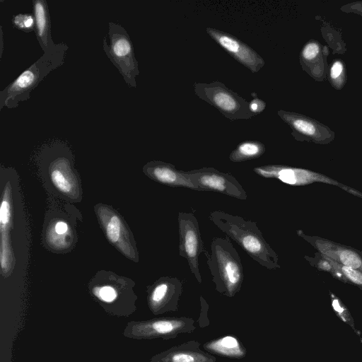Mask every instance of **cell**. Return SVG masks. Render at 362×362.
Instances as JSON below:
<instances>
[{"mask_svg":"<svg viewBox=\"0 0 362 362\" xmlns=\"http://www.w3.org/2000/svg\"><path fill=\"white\" fill-rule=\"evenodd\" d=\"M13 24L18 30L30 32L35 30V18L33 13H19L13 16Z\"/></svg>","mask_w":362,"mask_h":362,"instance_id":"484cf974","label":"cell"},{"mask_svg":"<svg viewBox=\"0 0 362 362\" xmlns=\"http://www.w3.org/2000/svg\"><path fill=\"white\" fill-rule=\"evenodd\" d=\"M187 172L199 191L216 192L241 200L247 198L242 185L228 173L218 171L213 167H204Z\"/></svg>","mask_w":362,"mask_h":362,"instance_id":"ba28073f","label":"cell"},{"mask_svg":"<svg viewBox=\"0 0 362 362\" xmlns=\"http://www.w3.org/2000/svg\"><path fill=\"white\" fill-rule=\"evenodd\" d=\"M265 146L258 141H245L239 144L229 155V160L240 163L259 158L265 152Z\"/></svg>","mask_w":362,"mask_h":362,"instance_id":"44dd1931","label":"cell"},{"mask_svg":"<svg viewBox=\"0 0 362 362\" xmlns=\"http://www.w3.org/2000/svg\"><path fill=\"white\" fill-rule=\"evenodd\" d=\"M258 175L265 178H275L284 183L293 186L311 184L314 182H323L336 185L350 193L362 197V194L354 189L344 186L338 182L313 171L283 165H266L253 168Z\"/></svg>","mask_w":362,"mask_h":362,"instance_id":"9c48e42d","label":"cell"},{"mask_svg":"<svg viewBox=\"0 0 362 362\" xmlns=\"http://www.w3.org/2000/svg\"><path fill=\"white\" fill-rule=\"evenodd\" d=\"M54 229L58 235H64L68 231L69 226L66 222L59 221L54 224Z\"/></svg>","mask_w":362,"mask_h":362,"instance_id":"f546056e","label":"cell"},{"mask_svg":"<svg viewBox=\"0 0 362 362\" xmlns=\"http://www.w3.org/2000/svg\"><path fill=\"white\" fill-rule=\"evenodd\" d=\"M182 293V283L175 277H162L151 287L148 302L156 314L176 312Z\"/></svg>","mask_w":362,"mask_h":362,"instance_id":"7c38bea8","label":"cell"},{"mask_svg":"<svg viewBox=\"0 0 362 362\" xmlns=\"http://www.w3.org/2000/svg\"><path fill=\"white\" fill-rule=\"evenodd\" d=\"M266 107V103L264 101L258 98L255 95L253 96V99L249 103L250 111L254 115L261 113Z\"/></svg>","mask_w":362,"mask_h":362,"instance_id":"f1b7e54d","label":"cell"},{"mask_svg":"<svg viewBox=\"0 0 362 362\" xmlns=\"http://www.w3.org/2000/svg\"><path fill=\"white\" fill-rule=\"evenodd\" d=\"M277 114L291 128V135L298 141L328 144L335 138L333 130L315 119L283 110H278Z\"/></svg>","mask_w":362,"mask_h":362,"instance_id":"52a82bcc","label":"cell"},{"mask_svg":"<svg viewBox=\"0 0 362 362\" xmlns=\"http://www.w3.org/2000/svg\"><path fill=\"white\" fill-rule=\"evenodd\" d=\"M299 236L316 248L320 254L346 267L362 272V254L350 247L320 237L309 236L298 230Z\"/></svg>","mask_w":362,"mask_h":362,"instance_id":"4fadbf2b","label":"cell"},{"mask_svg":"<svg viewBox=\"0 0 362 362\" xmlns=\"http://www.w3.org/2000/svg\"><path fill=\"white\" fill-rule=\"evenodd\" d=\"M68 49V45L64 43L57 44L1 90L0 110L4 107L16 108L20 103L28 100L32 90L51 71L64 63Z\"/></svg>","mask_w":362,"mask_h":362,"instance_id":"7a4b0ae2","label":"cell"},{"mask_svg":"<svg viewBox=\"0 0 362 362\" xmlns=\"http://www.w3.org/2000/svg\"><path fill=\"white\" fill-rule=\"evenodd\" d=\"M329 48L319 41L310 39L303 46L299 62L302 69L317 82L327 79Z\"/></svg>","mask_w":362,"mask_h":362,"instance_id":"5bb4252c","label":"cell"},{"mask_svg":"<svg viewBox=\"0 0 362 362\" xmlns=\"http://www.w3.org/2000/svg\"><path fill=\"white\" fill-rule=\"evenodd\" d=\"M340 11L346 13H355L362 16V1L346 4L340 7Z\"/></svg>","mask_w":362,"mask_h":362,"instance_id":"83f0119b","label":"cell"},{"mask_svg":"<svg viewBox=\"0 0 362 362\" xmlns=\"http://www.w3.org/2000/svg\"><path fill=\"white\" fill-rule=\"evenodd\" d=\"M208 353L222 357L240 359L246 356V349L240 340L233 336L226 335L210 340L203 345Z\"/></svg>","mask_w":362,"mask_h":362,"instance_id":"d6986e66","label":"cell"},{"mask_svg":"<svg viewBox=\"0 0 362 362\" xmlns=\"http://www.w3.org/2000/svg\"><path fill=\"white\" fill-rule=\"evenodd\" d=\"M199 346L198 341L192 340L155 356L152 362H216L212 354L202 351Z\"/></svg>","mask_w":362,"mask_h":362,"instance_id":"2e32d148","label":"cell"},{"mask_svg":"<svg viewBox=\"0 0 362 362\" xmlns=\"http://www.w3.org/2000/svg\"><path fill=\"white\" fill-rule=\"evenodd\" d=\"M95 294L105 302H112L117 297V292L114 288L104 286L94 289Z\"/></svg>","mask_w":362,"mask_h":362,"instance_id":"4316f807","label":"cell"},{"mask_svg":"<svg viewBox=\"0 0 362 362\" xmlns=\"http://www.w3.org/2000/svg\"><path fill=\"white\" fill-rule=\"evenodd\" d=\"M207 264L216 290L227 297H233L242 287L244 274L240 257L227 238H214Z\"/></svg>","mask_w":362,"mask_h":362,"instance_id":"3957f363","label":"cell"},{"mask_svg":"<svg viewBox=\"0 0 362 362\" xmlns=\"http://www.w3.org/2000/svg\"><path fill=\"white\" fill-rule=\"evenodd\" d=\"M9 195L10 190L8 187L6 186L5 187L0 207V262L1 270L4 274H7L11 271L13 263V255L10 245L8 233L11 219Z\"/></svg>","mask_w":362,"mask_h":362,"instance_id":"e0dca14e","label":"cell"},{"mask_svg":"<svg viewBox=\"0 0 362 362\" xmlns=\"http://www.w3.org/2000/svg\"><path fill=\"white\" fill-rule=\"evenodd\" d=\"M179 255L187 259L189 269L199 283L202 282L199 257L204 245L199 223L193 213H178Z\"/></svg>","mask_w":362,"mask_h":362,"instance_id":"8992f818","label":"cell"},{"mask_svg":"<svg viewBox=\"0 0 362 362\" xmlns=\"http://www.w3.org/2000/svg\"><path fill=\"white\" fill-rule=\"evenodd\" d=\"M103 225L108 240L113 244L119 245L122 235V224L115 214L103 218Z\"/></svg>","mask_w":362,"mask_h":362,"instance_id":"cb8c5ba5","label":"cell"},{"mask_svg":"<svg viewBox=\"0 0 362 362\" xmlns=\"http://www.w3.org/2000/svg\"><path fill=\"white\" fill-rule=\"evenodd\" d=\"M327 79L331 86L341 90L347 82L346 68L344 62L339 58L332 60L329 66Z\"/></svg>","mask_w":362,"mask_h":362,"instance_id":"7402d4cb","label":"cell"},{"mask_svg":"<svg viewBox=\"0 0 362 362\" xmlns=\"http://www.w3.org/2000/svg\"><path fill=\"white\" fill-rule=\"evenodd\" d=\"M193 86L200 99L216 107L229 120L248 119L255 116L250 111L249 103L220 81L194 83Z\"/></svg>","mask_w":362,"mask_h":362,"instance_id":"5b68a950","label":"cell"},{"mask_svg":"<svg viewBox=\"0 0 362 362\" xmlns=\"http://www.w3.org/2000/svg\"><path fill=\"white\" fill-rule=\"evenodd\" d=\"M144 172L155 181L173 187H185L199 191L187 171L177 170L174 165L162 161H151L144 167Z\"/></svg>","mask_w":362,"mask_h":362,"instance_id":"9a60e30c","label":"cell"},{"mask_svg":"<svg viewBox=\"0 0 362 362\" xmlns=\"http://www.w3.org/2000/svg\"><path fill=\"white\" fill-rule=\"evenodd\" d=\"M209 218L261 266L269 269L281 267L277 254L264 238L257 223L219 210L212 211Z\"/></svg>","mask_w":362,"mask_h":362,"instance_id":"6da1fadb","label":"cell"},{"mask_svg":"<svg viewBox=\"0 0 362 362\" xmlns=\"http://www.w3.org/2000/svg\"><path fill=\"white\" fill-rule=\"evenodd\" d=\"M1 55H2V50H3V32H2V26H1Z\"/></svg>","mask_w":362,"mask_h":362,"instance_id":"1f68e13d","label":"cell"},{"mask_svg":"<svg viewBox=\"0 0 362 362\" xmlns=\"http://www.w3.org/2000/svg\"><path fill=\"white\" fill-rule=\"evenodd\" d=\"M103 49L126 84L136 88V78L140 72L132 42L125 28L118 23L109 22L107 35L103 39Z\"/></svg>","mask_w":362,"mask_h":362,"instance_id":"277c9868","label":"cell"},{"mask_svg":"<svg viewBox=\"0 0 362 362\" xmlns=\"http://www.w3.org/2000/svg\"><path fill=\"white\" fill-rule=\"evenodd\" d=\"M35 18V31L40 47L44 52L53 49L57 44L52 40L50 17L47 1H32Z\"/></svg>","mask_w":362,"mask_h":362,"instance_id":"ac0fdd59","label":"cell"},{"mask_svg":"<svg viewBox=\"0 0 362 362\" xmlns=\"http://www.w3.org/2000/svg\"><path fill=\"white\" fill-rule=\"evenodd\" d=\"M305 259L320 270L331 272L334 275H337L339 278L343 276L342 274L339 270L333 267L329 259L320 252H317L315 257L305 256Z\"/></svg>","mask_w":362,"mask_h":362,"instance_id":"d4e9b609","label":"cell"},{"mask_svg":"<svg viewBox=\"0 0 362 362\" xmlns=\"http://www.w3.org/2000/svg\"><path fill=\"white\" fill-rule=\"evenodd\" d=\"M50 177L52 183L60 192L71 194L75 189L73 173L69 160L64 156L55 158L50 164Z\"/></svg>","mask_w":362,"mask_h":362,"instance_id":"ffe728a7","label":"cell"},{"mask_svg":"<svg viewBox=\"0 0 362 362\" xmlns=\"http://www.w3.org/2000/svg\"><path fill=\"white\" fill-rule=\"evenodd\" d=\"M333 308L339 313H341L343 311L342 308L340 307L339 302L337 300H334L333 303Z\"/></svg>","mask_w":362,"mask_h":362,"instance_id":"4dcf8cb0","label":"cell"},{"mask_svg":"<svg viewBox=\"0 0 362 362\" xmlns=\"http://www.w3.org/2000/svg\"><path fill=\"white\" fill-rule=\"evenodd\" d=\"M195 329V321L187 317L159 318L138 324L135 327L136 334L140 337L164 339H174L179 334L192 333Z\"/></svg>","mask_w":362,"mask_h":362,"instance_id":"8fae6325","label":"cell"},{"mask_svg":"<svg viewBox=\"0 0 362 362\" xmlns=\"http://www.w3.org/2000/svg\"><path fill=\"white\" fill-rule=\"evenodd\" d=\"M320 30L325 40L332 49L333 54H344L346 52V43L338 31L327 23H323Z\"/></svg>","mask_w":362,"mask_h":362,"instance_id":"603a6c76","label":"cell"},{"mask_svg":"<svg viewBox=\"0 0 362 362\" xmlns=\"http://www.w3.org/2000/svg\"><path fill=\"white\" fill-rule=\"evenodd\" d=\"M206 33L233 58L252 73L258 72L264 66L262 57L236 37L212 28H207Z\"/></svg>","mask_w":362,"mask_h":362,"instance_id":"30bf717a","label":"cell"}]
</instances>
